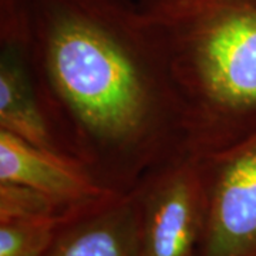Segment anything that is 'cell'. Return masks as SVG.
<instances>
[{"instance_id":"obj_7","label":"cell","mask_w":256,"mask_h":256,"mask_svg":"<svg viewBox=\"0 0 256 256\" xmlns=\"http://www.w3.org/2000/svg\"><path fill=\"white\" fill-rule=\"evenodd\" d=\"M43 256H138L136 192L111 195L68 216Z\"/></svg>"},{"instance_id":"obj_6","label":"cell","mask_w":256,"mask_h":256,"mask_svg":"<svg viewBox=\"0 0 256 256\" xmlns=\"http://www.w3.org/2000/svg\"><path fill=\"white\" fill-rule=\"evenodd\" d=\"M0 182L24 185L67 210H82L111 195L70 156L0 130Z\"/></svg>"},{"instance_id":"obj_8","label":"cell","mask_w":256,"mask_h":256,"mask_svg":"<svg viewBox=\"0 0 256 256\" xmlns=\"http://www.w3.org/2000/svg\"><path fill=\"white\" fill-rule=\"evenodd\" d=\"M68 216L0 220V256H43Z\"/></svg>"},{"instance_id":"obj_3","label":"cell","mask_w":256,"mask_h":256,"mask_svg":"<svg viewBox=\"0 0 256 256\" xmlns=\"http://www.w3.org/2000/svg\"><path fill=\"white\" fill-rule=\"evenodd\" d=\"M138 256H198L206 202L196 156L184 154L136 185Z\"/></svg>"},{"instance_id":"obj_2","label":"cell","mask_w":256,"mask_h":256,"mask_svg":"<svg viewBox=\"0 0 256 256\" xmlns=\"http://www.w3.org/2000/svg\"><path fill=\"white\" fill-rule=\"evenodd\" d=\"M180 100L192 156L256 132V0H138Z\"/></svg>"},{"instance_id":"obj_5","label":"cell","mask_w":256,"mask_h":256,"mask_svg":"<svg viewBox=\"0 0 256 256\" xmlns=\"http://www.w3.org/2000/svg\"><path fill=\"white\" fill-rule=\"evenodd\" d=\"M32 40V0H0V130L63 154L42 106Z\"/></svg>"},{"instance_id":"obj_9","label":"cell","mask_w":256,"mask_h":256,"mask_svg":"<svg viewBox=\"0 0 256 256\" xmlns=\"http://www.w3.org/2000/svg\"><path fill=\"white\" fill-rule=\"evenodd\" d=\"M82 210H67L50 196L24 185L0 182V220L62 218Z\"/></svg>"},{"instance_id":"obj_4","label":"cell","mask_w":256,"mask_h":256,"mask_svg":"<svg viewBox=\"0 0 256 256\" xmlns=\"http://www.w3.org/2000/svg\"><path fill=\"white\" fill-rule=\"evenodd\" d=\"M196 160L206 202L198 256H256V132Z\"/></svg>"},{"instance_id":"obj_1","label":"cell","mask_w":256,"mask_h":256,"mask_svg":"<svg viewBox=\"0 0 256 256\" xmlns=\"http://www.w3.org/2000/svg\"><path fill=\"white\" fill-rule=\"evenodd\" d=\"M32 53L56 141L112 194L188 154L180 100L132 0H32Z\"/></svg>"}]
</instances>
